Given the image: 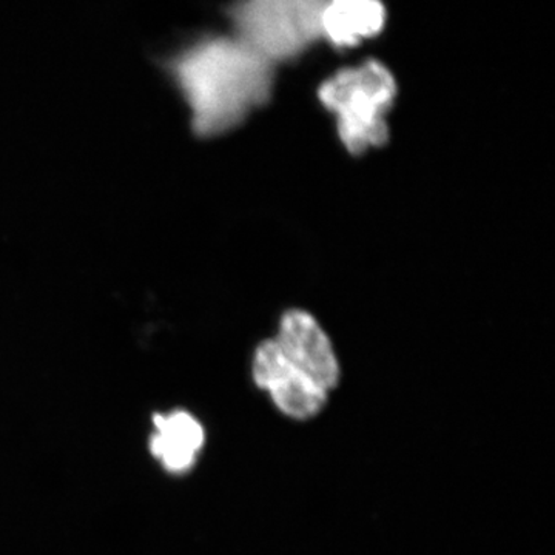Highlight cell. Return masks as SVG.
<instances>
[{
  "mask_svg": "<svg viewBox=\"0 0 555 555\" xmlns=\"http://www.w3.org/2000/svg\"><path fill=\"white\" fill-rule=\"evenodd\" d=\"M199 137L235 129L272 96L273 65L238 38L201 40L170 62Z\"/></svg>",
  "mask_w": 555,
  "mask_h": 555,
  "instance_id": "cell-1",
  "label": "cell"
},
{
  "mask_svg": "<svg viewBox=\"0 0 555 555\" xmlns=\"http://www.w3.org/2000/svg\"><path fill=\"white\" fill-rule=\"evenodd\" d=\"M318 96L337 116L339 139L352 155L386 144L387 115L396 102L397 82L385 64L371 60L341 69L321 83Z\"/></svg>",
  "mask_w": 555,
  "mask_h": 555,
  "instance_id": "cell-2",
  "label": "cell"
},
{
  "mask_svg": "<svg viewBox=\"0 0 555 555\" xmlns=\"http://www.w3.org/2000/svg\"><path fill=\"white\" fill-rule=\"evenodd\" d=\"M321 0H251L230 10L236 36L275 65L295 60L321 38Z\"/></svg>",
  "mask_w": 555,
  "mask_h": 555,
  "instance_id": "cell-3",
  "label": "cell"
},
{
  "mask_svg": "<svg viewBox=\"0 0 555 555\" xmlns=\"http://www.w3.org/2000/svg\"><path fill=\"white\" fill-rule=\"evenodd\" d=\"M251 372L257 386L268 390L275 406L291 418H312L326 404V390L298 371L275 339L258 346Z\"/></svg>",
  "mask_w": 555,
  "mask_h": 555,
  "instance_id": "cell-4",
  "label": "cell"
},
{
  "mask_svg": "<svg viewBox=\"0 0 555 555\" xmlns=\"http://www.w3.org/2000/svg\"><path fill=\"white\" fill-rule=\"evenodd\" d=\"M287 360L321 389H334L339 382V364L334 346L315 318L305 310L284 313L275 338Z\"/></svg>",
  "mask_w": 555,
  "mask_h": 555,
  "instance_id": "cell-5",
  "label": "cell"
},
{
  "mask_svg": "<svg viewBox=\"0 0 555 555\" xmlns=\"http://www.w3.org/2000/svg\"><path fill=\"white\" fill-rule=\"evenodd\" d=\"M386 10L375 0L324 2L321 11V38L337 49H350L361 40L374 38L385 27Z\"/></svg>",
  "mask_w": 555,
  "mask_h": 555,
  "instance_id": "cell-6",
  "label": "cell"
},
{
  "mask_svg": "<svg viewBox=\"0 0 555 555\" xmlns=\"http://www.w3.org/2000/svg\"><path fill=\"white\" fill-rule=\"evenodd\" d=\"M156 434L152 437V452L171 470H184L195 462L204 443V430L198 420L188 412L156 415Z\"/></svg>",
  "mask_w": 555,
  "mask_h": 555,
  "instance_id": "cell-7",
  "label": "cell"
}]
</instances>
